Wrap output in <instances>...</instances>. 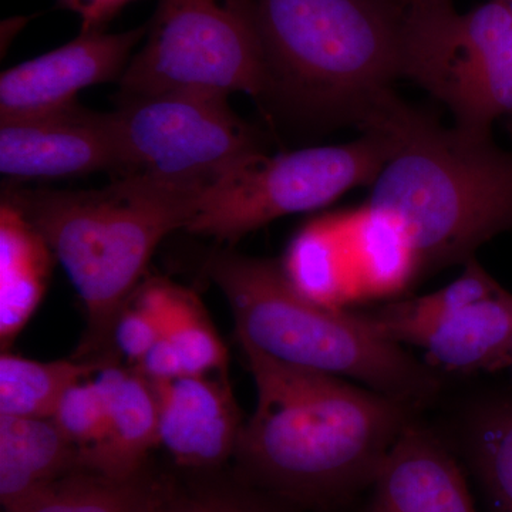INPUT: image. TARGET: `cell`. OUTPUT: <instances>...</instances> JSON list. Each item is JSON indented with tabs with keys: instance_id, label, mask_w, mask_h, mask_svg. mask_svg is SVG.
Here are the masks:
<instances>
[{
	"instance_id": "6da1fadb",
	"label": "cell",
	"mask_w": 512,
	"mask_h": 512,
	"mask_svg": "<svg viewBox=\"0 0 512 512\" xmlns=\"http://www.w3.org/2000/svg\"><path fill=\"white\" fill-rule=\"evenodd\" d=\"M238 342L256 387L255 412L235 453L249 476L323 510L373 484L416 407Z\"/></svg>"
},
{
	"instance_id": "7a4b0ae2",
	"label": "cell",
	"mask_w": 512,
	"mask_h": 512,
	"mask_svg": "<svg viewBox=\"0 0 512 512\" xmlns=\"http://www.w3.org/2000/svg\"><path fill=\"white\" fill-rule=\"evenodd\" d=\"M370 130L389 138L390 156L366 207L406 232L419 278L466 265L485 242L512 231V153L491 134L441 126L397 94Z\"/></svg>"
},
{
	"instance_id": "3957f363",
	"label": "cell",
	"mask_w": 512,
	"mask_h": 512,
	"mask_svg": "<svg viewBox=\"0 0 512 512\" xmlns=\"http://www.w3.org/2000/svg\"><path fill=\"white\" fill-rule=\"evenodd\" d=\"M210 185L113 178L100 190L10 185L2 201L18 208L52 248L87 315L82 349L113 345L120 312L144 281L158 245L185 229Z\"/></svg>"
},
{
	"instance_id": "277c9868",
	"label": "cell",
	"mask_w": 512,
	"mask_h": 512,
	"mask_svg": "<svg viewBox=\"0 0 512 512\" xmlns=\"http://www.w3.org/2000/svg\"><path fill=\"white\" fill-rule=\"evenodd\" d=\"M266 103L319 126L360 127L400 79L402 0H255Z\"/></svg>"
},
{
	"instance_id": "5b68a950",
	"label": "cell",
	"mask_w": 512,
	"mask_h": 512,
	"mask_svg": "<svg viewBox=\"0 0 512 512\" xmlns=\"http://www.w3.org/2000/svg\"><path fill=\"white\" fill-rule=\"evenodd\" d=\"M205 274L227 298L237 338L272 359L350 377L416 409L439 392L433 367L383 338L365 313L329 308L303 296L281 262L221 248L208 256Z\"/></svg>"
},
{
	"instance_id": "8992f818",
	"label": "cell",
	"mask_w": 512,
	"mask_h": 512,
	"mask_svg": "<svg viewBox=\"0 0 512 512\" xmlns=\"http://www.w3.org/2000/svg\"><path fill=\"white\" fill-rule=\"evenodd\" d=\"M400 79L450 110L454 127L491 134L512 117V10L507 0L460 13L453 3L407 8Z\"/></svg>"
},
{
	"instance_id": "52a82bcc",
	"label": "cell",
	"mask_w": 512,
	"mask_h": 512,
	"mask_svg": "<svg viewBox=\"0 0 512 512\" xmlns=\"http://www.w3.org/2000/svg\"><path fill=\"white\" fill-rule=\"evenodd\" d=\"M117 96L201 87L268 100L255 0H158Z\"/></svg>"
},
{
	"instance_id": "ba28073f",
	"label": "cell",
	"mask_w": 512,
	"mask_h": 512,
	"mask_svg": "<svg viewBox=\"0 0 512 512\" xmlns=\"http://www.w3.org/2000/svg\"><path fill=\"white\" fill-rule=\"evenodd\" d=\"M389 156V138L376 130L338 146L262 154L211 184L185 231L232 247L272 221L319 210L372 185Z\"/></svg>"
},
{
	"instance_id": "9c48e42d",
	"label": "cell",
	"mask_w": 512,
	"mask_h": 512,
	"mask_svg": "<svg viewBox=\"0 0 512 512\" xmlns=\"http://www.w3.org/2000/svg\"><path fill=\"white\" fill-rule=\"evenodd\" d=\"M229 94L201 87L117 96L119 177L211 185L268 154L266 137L231 109Z\"/></svg>"
},
{
	"instance_id": "30bf717a",
	"label": "cell",
	"mask_w": 512,
	"mask_h": 512,
	"mask_svg": "<svg viewBox=\"0 0 512 512\" xmlns=\"http://www.w3.org/2000/svg\"><path fill=\"white\" fill-rule=\"evenodd\" d=\"M0 171L13 180H62L94 173L119 177L121 150L113 111L79 103L66 109L0 121Z\"/></svg>"
},
{
	"instance_id": "8fae6325",
	"label": "cell",
	"mask_w": 512,
	"mask_h": 512,
	"mask_svg": "<svg viewBox=\"0 0 512 512\" xmlns=\"http://www.w3.org/2000/svg\"><path fill=\"white\" fill-rule=\"evenodd\" d=\"M146 33L147 25L121 33L80 32L66 45L5 70L0 121L66 109L77 104V94L87 87L120 82Z\"/></svg>"
},
{
	"instance_id": "7c38bea8",
	"label": "cell",
	"mask_w": 512,
	"mask_h": 512,
	"mask_svg": "<svg viewBox=\"0 0 512 512\" xmlns=\"http://www.w3.org/2000/svg\"><path fill=\"white\" fill-rule=\"evenodd\" d=\"M153 386L160 444L178 464L212 468L237 453L244 423L227 377L187 375Z\"/></svg>"
},
{
	"instance_id": "4fadbf2b",
	"label": "cell",
	"mask_w": 512,
	"mask_h": 512,
	"mask_svg": "<svg viewBox=\"0 0 512 512\" xmlns=\"http://www.w3.org/2000/svg\"><path fill=\"white\" fill-rule=\"evenodd\" d=\"M372 485L367 512H480L457 461L416 421L390 448Z\"/></svg>"
},
{
	"instance_id": "5bb4252c",
	"label": "cell",
	"mask_w": 512,
	"mask_h": 512,
	"mask_svg": "<svg viewBox=\"0 0 512 512\" xmlns=\"http://www.w3.org/2000/svg\"><path fill=\"white\" fill-rule=\"evenodd\" d=\"M106 396L103 440L80 454V470L126 480L141 473L148 451L160 444L153 383L136 369L110 362L96 373Z\"/></svg>"
},
{
	"instance_id": "9a60e30c",
	"label": "cell",
	"mask_w": 512,
	"mask_h": 512,
	"mask_svg": "<svg viewBox=\"0 0 512 512\" xmlns=\"http://www.w3.org/2000/svg\"><path fill=\"white\" fill-rule=\"evenodd\" d=\"M80 471V451L53 419L0 416V503L20 512Z\"/></svg>"
},
{
	"instance_id": "2e32d148",
	"label": "cell",
	"mask_w": 512,
	"mask_h": 512,
	"mask_svg": "<svg viewBox=\"0 0 512 512\" xmlns=\"http://www.w3.org/2000/svg\"><path fill=\"white\" fill-rule=\"evenodd\" d=\"M512 329V293L501 289L453 313L427 330L414 345L426 352L427 365L446 372L504 369Z\"/></svg>"
},
{
	"instance_id": "e0dca14e",
	"label": "cell",
	"mask_w": 512,
	"mask_h": 512,
	"mask_svg": "<svg viewBox=\"0 0 512 512\" xmlns=\"http://www.w3.org/2000/svg\"><path fill=\"white\" fill-rule=\"evenodd\" d=\"M57 262L28 218L0 204V345L9 348L37 311Z\"/></svg>"
},
{
	"instance_id": "ac0fdd59",
	"label": "cell",
	"mask_w": 512,
	"mask_h": 512,
	"mask_svg": "<svg viewBox=\"0 0 512 512\" xmlns=\"http://www.w3.org/2000/svg\"><path fill=\"white\" fill-rule=\"evenodd\" d=\"M130 301L148 313L161 336L173 343L187 375L227 373V348L194 293L165 278H147Z\"/></svg>"
},
{
	"instance_id": "d6986e66",
	"label": "cell",
	"mask_w": 512,
	"mask_h": 512,
	"mask_svg": "<svg viewBox=\"0 0 512 512\" xmlns=\"http://www.w3.org/2000/svg\"><path fill=\"white\" fill-rule=\"evenodd\" d=\"M281 265L293 288L313 302L343 308L357 299L345 215L316 218L303 225L289 242Z\"/></svg>"
},
{
	"instance_id": "ffe728a7",
	"label": "cell",
	"mask_w": 512,
	"mask_h": 512,
	"mask_svg": "<svg viewBox=\"0 0 512 512\" xmlns=\"http://www.w3.org/2000/svg\"><path fill=\"white\" fill-rule=\"evenodd\" d=\"M345 231L357 299L396 295L419 279L409 238L389 215L365 205L345 215Z\"/></svg>"
},
{
	"instance_id": "44dd1931",
	"label": "cell",
	"mask_w": 512,
	"mask_h": 512,
	"mask_svg": "<svg viewBox=\"0 0 512 512\" xmlns=\"http://www.w3.org/2000/svg\"><path fill=\"white\" fill-rule=\"evenodd\" d=\"M107 359L37 362L3 352L0 356V416L52 419L57 403L74 383L92 379Z\"/></svg>"
},
{
	"instance_id": "7402d4cb",
	"label": "cell",
	"mask_w": 512,
	"mask_h": 512,
	"mask_svg": "<svg viewBox=\"0 0 512 512\" xmlns=\"http://www.w3.org/2000/svg\"><path fill=\"white\" fill-rule=\"evenodd\" d=\"M501 289L476 259H471L463 275L446 288L421 298L393 302L365 315L383 338L414 345L427 330L450 318L453 313L493 296Z\"/></svg>"
},
{
	"instance_id": "603a6c76",
	"label": "cell",
	"mask_w": 512,
	"mask_h": 512,
	"mask_svg": "<svg viewBox=\"0 0 512 512\" xmlns=\"http://www.w3.org/2000/svg\"><path fill=\"white\" fill-rule=\"evenodd\" d=\"M164 485L140 474L116 480L76 471L53 484L20 512H156Z\"/></svg>"
},
{
	"instance_id": "cb8c5ba5",
	"label": "cell",
	"mask_w": 512,
	"mask_h": 512,
	"mask_svg": "<svg viewBox=\"0 0 512 512\" xmlns=\"http://www.w3.org/2000/svg\"><path fill=\"white\" fill-rule=\"evenodd\" d=\"M470 453L491 512H512V399L478 414Z\"/></svg>"
},
{
	"instance_id": "d4e9b609",
	"label": "cell",
	"mask_w": 512,
	"mask_h": 512,
	"mask_svg": "<svg viewBox=\"0 0 512 512\" xmlns=\"http://www.w3.org/2000/svg\"><path fill=\"white\" fill-rule=\"evenodd\" d=\"M52 419L80 454L96 447L103 440L107 421L106 396L96 375L70 386L57 403Z\"/></svg>"
},
{
	"instance_id": "484cf974",
	"label": "cell",
	"mask_w": 512,
	"mask_h": 512,
	"mask_svg": "<svg viewBox=\"0 0 512 512\" xmlns=\"http://www.w3.org/2000/svg\"><path fill=\"white\" fill-rule=\"evenodd\" d=\"M160 336V329L150 315L128 301L114 325L113 343L121 355L137 365Z\"/></svg>"
},
{
	"instance_id": "4316f807",
	"label": "cell",
	"mask_w": 512,
	"mask_h": 512,
	"mask_svg": "<svg viewBox=\"0 0 512 512\" xmlns=\"http://www.w3.org/2000/svg\"><path fill=\"white\" fill-rule=\"evenodd\" d=\"M134 369L151 383L170 382L178 377L187 376L180 353L164 336H160Z\"/></svg>"
},
{
	"instance_id": "83f0119b",
	"label": "cell",
	"mask_w": 512,
	"mask_h": 512,
	"mask_svg": "<svg viewBox=\"0 0 512 512\" xmlns=\"http://www.w3.org/2000/svg\"><path fill=\"white\" fill-rule=\"evenodd\" d=\"M133 2L137 0H86L80 13V19H82L80 32L106 30L111 20Z\"/></svg>"
},
{
	"instance_id": "f1b7e54d",
	"label": "cell",
	"mask_w": 512,
	"mask_h": 512,
	"mask_svg": "<svg viewBox=\"0 0 512 512\" xmlns=\"http://www.w3.org/2000/svg\"><path fill=\"white\" fill-rule=\"evenodd\" d=\"M156 512H214L212 495H187L165 488Z\"/></svg>"
},
{
	"instance_id": "f546056e",
	"label": "cell",
	"mask_w": 512,
	"mask_h": 512,
	"mask_svg": "<svg viewBox=\"0 0 512 512\" xmlns=\"http://www.w3.org/2000/svg\"><path fill=\"white\" fill-rule=\"evenodd\" d=\"M211 495L214 512H272L264 505L242 495L215 493Z\"/></svg>"
},
{
	"instance_id": "4dcf8cb0",
	"label": "cell",
	"mask_w": 512,
	"mask_h": 512,
	"mask_svg": "<svg viewBox=\"0 0 512 512\" xmlns=\"http://www.w3.org/2000/svg\"><path fill=\"white\" fill-rule=\"evenodd\" d=\"M406 8H414V6L440 5V3H451V0H402Z\"/></svg>"
},
{
	"instance_id": "1f68e13d",
	"label": "cell",
	"mask_w": 512,
	"mask_h": 512,
	"mask_svg": "<svg viewBox=\"0 0 512 512\" xmlns=\"http://www.w3.org/2000/svg\"><path fill=\"white\" fill-rule=\"evenodd\" d=\"M504 369L510 370L511 376H512V329H511L510 340H508L507 353H505V367H504Z\"/></svg>"
},
{
	"instance_id": "d6a6232c",
	"label": "cell",
	"mask_w": 512,
	"mask_h": 512,
	"mask_svg": "<svg viewBox=\"0 0 512 512\" xmlns=\"http://www.w3.org/2000/svg\"><path fill=\"white\" fill-rule=\"evenodd\" d=\"M508 5H510V8L512 10V0H507Z\"/></svg>"
}]
</instances>
